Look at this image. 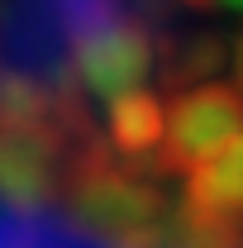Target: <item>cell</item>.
Here are the masks:
<instances>
[{
    "mask_svg": "<svg viewBox=\"0 0 243 248\" xmlns=\"http://www.w3.org/2000/svg\"><path fill=\"white\" fill-rule=\"evenodd\" d=\"M234 5H243V0H234Z\"/></svg>",
    "mask_w": 243,
    "mask_h": 248,
    "instance_id": "cell-1",
    "label": "cell"
}]
</instances>
